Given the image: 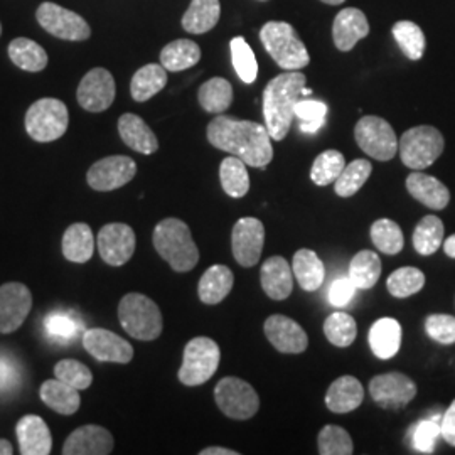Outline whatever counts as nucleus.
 Listing matches in <instances>:
<instances>
[{
    "instance_id": "1",
    "label": "nucleus",
    "mask_w": 455,
    "mask_h": 455,
    "mask_svg": "<svg viewBox=\"0 0 455 455\" xmlns=\"http://www.w3.org/2000/svg\"><path fill=\"white\" fill-rule=\"evenodd\" d=\"M208 140L212 147L242 159L250 167L265 169L274 159L268 129L251 120L218 115L208 125Z\"/></svg>"
},
{
    "instance_id": "2",
    "label": "nucleus",
    "mask_w": 455,
    "mask_h": 455,
    "mask_svg": "<svg viewBox=\"0 0 455 455\" xmlns=\"http://www.w3.org/2000/svg\"><path fill=\"white\" fill-rule=\"evenodd\" d=\"M306 75L300 71H285L265 86L263 116L265 127L274 140H283L291 132L295 118V105L302 98Z\"/></svg>"
},
{
    "instance_id": "3",
    "label": "nucleus",
    "mask_w": 455,
    "mask_h": 455,
    "mask_svg": "<svg viewBox=\"0 0 455 455\" xmlns=\"http://www.w3.org/2000/svg\"><path fill=\"white\" fill-rule=\"evenodd\" d=\"M154 248L171 265L174 272H189L199 261V250L196 246L189 227L178 218H165L154 229Z\"/></svg>"
},
{
    "instance_id": "4",
    "label": "nucleus",
    "mask_w": 455,
    "mask_h": 455,
    "mask_svg": "<svg viewBox=\"0 0 455 455\" xmlns=\"http://www.w3.org/2000/svg\"><path fill=\"white\" fill-rule=\"evenodd\" d=\"M263 48L285 71H299L310 63L309 51L291 24L270 20L260 31Z\"/></svg>"
},
{
    "instance_id": "5",
    "label": "nucleus",
    "mask_w": 455,
    "mask_h": 455,
    "mask_svg": "<svg viewBox=\"0 0 455 455\" xmlns=\"http://www.w3.org/2000/svg\"><path fill=\"white\" fill-rule=\"evenodd\" d=\"M118 319L125 332L137 341H154L163 332L159 306L142 293H127L120 300Z\"/></svg>"
},
{
    "instance_id": "6",
    "label": "nucleus",
    "mask_w": 455,
    "mask_h": 455,
    "mask_svg": "<svg viewBox=\"0 0 455 455\" xmlns=\"http://www.w3.org/2000/svg\"><path fill=\"white\" fill-rule=\"evenodd\" d=\"M24 124L33 140L46 144L65 135L69 125V114L61 100L41 98L29 107Z\"/></svg>"
},
{
    "instance_id": "7",
    "label": "nucleus",
    "mask_w": 455,
    "mask_h": 455,
    "mask_svg": "<svg viewBox=\"0 0 455 455\" xmlns=\"http://www.w3.org/2000/svg\"><path fill=\"white\" fill-rule=\"evenodd\" d=\"M443 135L435 127L419 125L402 135L398 152L402 163L413 171H422L435 163L443 152Z\"/></svg>"
},
{
    "instance_id": "8",
    "label": "nucleus",
    "mask_w": 455,
    "mask_h": 455,
    "mask_svg": "<svg viewBox=\"0 0 455 455\" xmlns=\"http://www.w3.org/2000/svg\"><path fill=\"white\" fill-rule=\"evenodd\" d=\"M221 359L220 346L210 338H195L186 344L180 381L186 387H199L210 381Z\"/></svg>"
},
{
    "instance_id": "9",
    "label": "nucleus",
    "mask_w": 455,
    "mask_h": 455,
    "mask_svg": "<svg viewBox=\"0 0 455 455\" xmlns=\"http://www.w3.org/2000/svg\"><path fill=\"white\" fill-rule=\"evenodd\" d=\"M214 400L218 408L233 420H248L260 408V398L255 388L235 376L223 378L216 385Z\"/></svg>"
},
{
    "instance_id": "10",
    "label": "nucleus",
    "mask_w": 455,
    "mask_h": 455,
    "mask_svg": "<svg viewBox=\"0 0 455 455\" xmlns=\"http://www.w3.org/2000/svg\"><path fill=\"white\" fill-rule=\"evenodd\" d=\"M355 139L359 148L376 161H391L398 152V139L390 124L381 118L368 115L356 124Z\"/></svg>"
},
{
    "instance_id": "11",
    "label": "nucleus",
    "mask_w": 455,
    "mask_h": 455,
    "mask_svg": "<svg viewBox=\"0 0 455 455\" xmlns=\"http://www.w3.org/2000/svg\"><path fill=\"white\" fill-rule=\"evenodd\" d=\"M37 22L46 33L52 34L54 37L65 39V41H86L92 36V29L88 22L80 14L68 11L65 7L44 2L39 5Z\"/></svg>"
},
{
    "instance_id": "12",
    "label": "nucleus",
    "mask_w": 455,
    "mask_h": 455,
    "mask_svg": "<svg viewBox=\"0 0 455 455\" xmlns=\"http://www.w3.org/2000/svg\"><path fill=\"white\" fill-rule=\"evenodd\" d=\"M137 174V164L127 156H110L88 169L86 180L95 191L108 193L124 188Z\"/></svg>"
},
{
    "instance_id": "13",
    "label": "nucleus",
    "mask_w": 455,
    "mask_h": 455,
    "mask_svg": "<svg viewBox=\"0 0 455 455\" xmlns=\"http://www.w3.org/2000/svg\"><path fill=\"white\" fill-rule=\"evenodd\" d=\"M370 395L385 410H400L417 396V385L403 373H385L370 381Z\"/></svg>"
},
{
    "instance_id": "14",
    "label": "nucleus",
    "mask_w": 455,
    "mask_h": 455,
    "mask_svg": "<svg viewBox=\"0 0 455 455\" xmlns=\"http://www.w3.org/2000/svg\"><path fill=\"white\" fill-rule=\"evenodd\" d=\"M115 93L116 88L112 73L105 68H93L83 76L76 97L80 107L86 112L100 114L112 107Z\"/></svg>"
},
{
    "instance_id": "15",
    "label": "nucleus",
    "mask_w": 455,
    "mask_h": 455,
    "mask_svg": "<svg viewBox=\"0 0 455 455\" xmlns=\"http://www.w3.org/2000/svg\"><path fill=\"white\" fill-rule=\"evenodd\" d=\"M33 309V293L19 282H9L0 287V332H16Z\"/></svg>"
},
{
    "instance_id": "16",
    "label": "nucleus",
    "mask_w": 455,
    "mask_h": 455,
    "mask_svg": "<svg viewBox=\"0 0 455 455\" xmlns=\"http://www.w3.org/2000/svg\"><path fill=\"white\" fill-rule=\"evenodd\" d=\"M135 233L125 223H108L98 233L100 257L112 267H122L131 260L135 253Z\"/></svg>"
},
{
    "instance_id": "17",
    "label": "nucleus",
    "mask_w": 455,
    "mask_h": 455,
    "mask_svg": "<svg viewBox=\"0 0 455 455\" xmlns=\"http://www.w3.org/2000/svg\"><path fill=\"white\" fill-rule=\"evenodd\" d=\"M265 244V228L257 218H242L231 233V248L235 260L242 267H255L260 260Z\"/></svg>"
},
{
    "instance_id": "18",
    "label": "nucleus",
    "mask_w": 455,
    "mask_h": 455,
    "mask_svg": "<svg viewBox=\"0 0 455 455\" xmlns=\"http://www.w3.org/2000/svg\"><path fill=\"white\" fill-rule=\"evenodd\" d=\"M83 347L101 363L127 364L133 358L131 342L107 329H88L83 334Z\"/></svg>"
},
{
    "instance_id": "19",
    "label": "nucleus",
    "mask_w": 455,
    "mask_h": 455,
    "mask_svg": "<svg viewBox=\"0 0 455 455\" xmlns=\"http://www.w3.org/2000/svg\"><path fill=\"white\" fill-rule=\"evenodd\" d=\"M265 336L272 342L276 351L285 355H300L307 349L309 338L302 325L297 324L293 319L287 315H270L265 321Z\"/></svg>"
},
{
    "instance_id": "20",
    "label": "nucleus",
    "mask_w": 455,
    "mask_h": 455,
    "mask_svg": "<svg viewBox=\"0 0 455 455\" xmlns=\"http://www.w3.org/2000/svg\"><path fill=\"white\" fill-rule=\"evenodd\" d=\"M114 451V435L100 425H83L65 442V455H108Z\"/></svg>"
},
{
    "instance_id": "21",
    "label": "nucleus",
    "mask_w": 455,
    "mask_h": 455,
    "mask_svg": "<svg viewBox=\"0 0 455 455\" xmlns=\"http://www.w3.org/2000/svg\"><path fill=\"white\" fill-rule=\"evenodd\" d=\"M368 34H370V22L366 19V14L359 9L355 7L342 9L334 19L332 37H334L336 48L339 51L344 52L351 51Z\"/></svg>"
},
{
    "instance_id": "22",
    "label": "nucleus",
    "mask_w": 455,
    "mask_h": 455,
    "mask_svg": "<svg viewBox=\"0 0 455 455\" xmlns=\"http://www.w3.org/2000/svg\"><path fill=\"white\" fill-rule=\"evenodd\" d=\"M22 455H48L52 449V435L46 422L37 415L22 417L16 427Z\"/></svg>"
},
{
    "instance_id": "23",
    "label": "nucleus",
    "mask_w": 455,
    "mask_h": 455,
    "mask_svg": "<svg viewBox=\"0 0 455 455\" xmlns=\"http://www.w3.org/2000/svg\"><path fill=\"white\" fill-rule=\"evenodd\" d=\"M260 278L263 291L272 300H285L292 293V267L282 257H270L263 261Z\"/></svg>"
},
{
    "instance_id": "24",
    "label": "nucleus",
    "mask_w": 455,
    "mask_h": 455,
    "mask_svg": "<svg viewBox=\"0 0 455 455\" xmlns=\"http://www.w3.org/2000/svg\"><path fill=\"white\" fill-rule=\"evenodd\" d=\"M407 189L411 197L430 210H443L451 203V191L447 186L437 178L427 176L420 171L408 176Z\"/></svg>"
},
{
    "instance_id": "25",
    "label": "nucleus",
    "mask_w": 455,
    "mask_h": 455,
    "mask_svg": "<svg viewBox=\"0 0 455 455\" xmlns=\"http://www.w3.org/2000/svg\"><path fill=\"white\" fill-rule=\"evenodd\" d=\"M364 388L358 378L355 376H341L325 393V407L332 413H349L363 403Z\"/></svg>"
},
{
    "instance_id": "26",
    "label": "nucleus",
    "mask_w": 455,
    "mask_h": 455,
    "mask_svg": "<svg viewBox=\"0 0 455 455\" xmlns=\"http://www.w3.org/2000/svg\"><path fill=\"white\" fill-rule=\"evenodd\" d=\"M118 133L122 140L139 154L150 156L159 148V140L156 133L150 131V127L139 115H122L118 118Z\"/></svg>"
},
{
    "instance_id": "27",
    "label": "nucleus",
    "mask_w": 455,
    "mask_h": 455,
    "mask_svg": "<svg viewBox=\"0 0 455 455\" xmlns=\"http://www.w3.org/2000/svg\"><path fill=\"white\" fill-rule=\"evenodd\" d=\"M400 346H402V325L396 319L383 317L371 325L370 347L376 358H393L400 351Z\"/></svg>"
},
{
    "instance_id": "28",
    "label": "nucleus",
    "mask_w": 455,
    "mask_h": 455,
    "mask_svg": "<svg viewBox=\"0 0 455 455\" xmlns=\"http://www.w3.org/2000/svg\"><path fill=\"white\" fill-rule=\"evenodd\" d=\"M233 283H235V276L228 267L212 265L199 280L197 293H199L201 302H204L208 306L223 302L227 299L228 293L231 292Z\"/></svg>"
},
{
    "instance_id": "29",
    "label": "nucleus",
    "mask_w": 455,
    "mask_h": 455,
    "mask_svg": "<svg viewBox=\"0 0 455 455\" xmlns=\"http://www.w3.org/2000/svg\"><path fill=\"white\" fill-rule=\"evenodd\" d=\"M292 272L299 285L307 292L319 291L324 283V263L309 248H302L293 255Z\"/></svg>"
},
{
    "instance_id": "30",
    "label": "nucleus",
    "mask_w": 455,
    "mask_h": 455,
    "mask_svg": "<svg viewBox=\"0 0 455 455\" xmlns=\"http://www.w3.org/2000/svg\"><path fill=\"white\" fill-rule=\"evenodd\" d=\"M39 396L49 408H52L61 415H73L80 410L82 405L80 390L69 387L68 383L58 378L44 381L39 390Z\"/></svg>"
},
{
    "instance_id": "31",
    "label": "nucleus",
    "mask_w": 455,
    "mask_h": 455,
    "mask_svg": "<svg viewBox=\"0 0 455 455\" xmlns=\"http://www.w3.org/2000/svg\"><path fill=\"white\" fill-rule=\"evenodd\" d=\"M63 255L73 263H86L92 260L95 251V236L86 223H75L63 235Z\"/></svg>"
},
{
    "instance_id": "32",
    "label": "nucleus",
    "mask_w": 455,
    "mask_h": 455,
    "mask_svg": "<svg viewBox=\"0 0 455 455\" xmlns=\"http://www.w3.org/2000/svg\"><path fill=\"white\" fill-rule=\"evenodd\" d=\"M221 16L220 0H193L182 16V28L191 34L210 33Z\"/></svg>"
},
{
    "instance_id": "33",
    "label": "nucleus",
    "mask_w": 455,
    "mask_h": 455,
    "mask_svg": "<svg viewBox=\"0 0 455 455\" xmlns=\"http://www.w3.org/2000/svg\"><path fill=\"white\" fill-rule=\"evenodd\" d=\"M11 61L29 73H39L48 66V52L33 39L17 37L9 44Z\"/></svg>"
},
{
    "instance_id": "34",
    "label": "nucleus",
    "mask_w": 455,
    "mask_h": 455,
    "mask_svg": "<svg viewBox=\"0 0 455 455\" xmlns=\"http://www.w3.org/2000/svg\"><path fill=\"white\" fill-rule=\"evenodd\" d=\"M167 84V69L163 65L142 66L132 78V98L139 103L156 97Z\"/></svg>"
},
{
    "instance_id": "35",
    "label": "nucleus",
    "mask_w": 455,
    "mask_h": 455,
    "mask_svg": "<svg viewBox=\"0 0 455 455\" xmlns=\"http://www.w3.org/2000/svg\"><path fill=\"white\" fill-rule=\"evenodd\" d=\"M199 60H201V48L196 44L195 41H189V39L172 41L161 51V65L172 73L193 68L199 63Z\"/></svg>"
},
{
    "instance_id": "36",
    "label": "nucleus",
    "mask_w": 455,
    "mask_h": 455,
    "mask_svg": "<svg viewBox=\"0 0 455 455\" xmlns=\"http://www.w3.org/2000/svg\"><path fill=\"white\" fill-rule=\"evenodd\" d=\"M197 98L208 114L221 115L233 103V86L225 78H212L201 84Z\"/></svg>"
},
{
    "instance_id": "37",
    "label": "nucleus",
    "mask_w": 455,
    "mask_h": 455,
    "mask_svg": "<svg viewBox=\"0 0 455 455\" xmlns=\"http://www.w3.org/2000/svg\"><path fill=\"white\" fill-rule=\"evenodd\" d=\"M381 276V260L371 250H363L355 255L349 265V278L356 289H373Z\"/></svg>"
},
{
    "instance_id": "38",
    "label": "nucleus",
    "mask_w": 455,
    "mask_h": 455,
    "mask_svg": "<svg viewBox=\"0 0 455 455\" xmlns=\"http://www.w3.org/2000/svg\"><path fill=\"white\" fill-rule=\"evenodd\" d=\"M220 180H221L223 191L231 197L238 199L250 191V176H248L246 164L235 156L223 159V163L220 165Z\"/></svg>"
},
{
    "instance_id": "39",
    "label": "nucleus",
    "mask_w": 455,
    "mask_h": 455,
    "mask_svg": "<svg viewBox=\"0 0 455 455\" xmlns=\"http://www.w3.org/2000/svg\"><path fill=\"white\" fill-rule=\"evenodd\" d=\"M443 233H445V228L440 218L432 214L425 216L413 231L415 250L423 257L434 255L443 244Z\"/></svg>"
},
{
    "instance_id": "40",
    "label": "nucleus",
    "mask_w": 455,
    "mask_h": 455,
    "mask_svg": "<svg viewBox=\"0 0 455 455\" xmlns=\"http://www.w3.org/2000/svg\"><path fill=\"white\" fill-rule=\"evenodd\" d=\"M371 172H373V165L366 159H356L351 164H346L341 176L334 182L336 195L341 197H351L356 195L364 186V182L370 180Z\"/></svg>"
},
{
    "instance_id": "41",
    "label": "nucleus",
    "mask_w": 455,
    "mask_h": 455,
    "mask_svg": "<svg viewBox=\"0 0 455 455\" xmlns=\"http://www.w3.org/2000/svg\"><path fill=\"white\" fill-rule=\"evenodd\" d=\"M391 33L395 36L398 46L403 51V54L407 56L408 60H411V61L422 60L423 52H425V34H423L422 28H419L411 20H400L393 26Z\"/></svg>"
},
{
    "instance_id": "42",
    "label": "nucleus",
    "mask_w": 455,
    "mask_h": 455,
    "mask_svg": "<svg viewBox=\"0 0 455 455\" xmlns=\"http://www.w3.org/2000/svg\"><path fill=\"white\" fill-rule=\"evenodd\" d=\"M371 242L381 253L396 255L403 250L405 238H403L402 228L398 227L393 220L381 218V220H376L371 227Z\"/></svg>"
},
{
    "instance_id": "43",
    "label": "nucleus",
    "mask_w": 455,
    "mask_h": 455,
    "mask_svg": "<svg viewBox=\"0 0 455 455\" xmlns=\"http://www.w3.org/2000/svg\"><path fill=\"white\" fill-rule=\"evenodd\" d=\"M346 161L339 150H325L315 157L310 169V180L317 186H329L341 176Z\"/></svg>"
},
{
    "instance_id": "44",
    "label": "nucleus",
    "mask_w": 455,
    "mask_h": 455,
    "mask_svg": "<svg viewBox=\"0 0 455 455\" xmlns=\"http://www.w3.org/2000/svg\"><path fill=\"white\" fill-rule=\"evenodd\" d=\"M324 334L334 346L347 347L358 336V325L349 314L334 312L325 319Z\"/></svg>"
},
{
    "instance_id": "45",
    "label": "nucleus",
    "mask_w": 455,
    "mask_h": 455,
    "mask_svg": "<svg viewBox=\"0 0 455 455\" xmlns=\"http://www.w3.org/2000/svg\"><path fill=\"white\" fill-rule=\"evenodd\" d=\"M229 49H231V61L240 80L246 84L255 82L259 76V63L250 44L244 41V37L238 36L231 39Z\"/></svg>"
},
{
    "instance_id": "46",
    "label": "nucleus",
    "mask_w": 455,
    "mask_h": 455,
    "mask_svg": "<svg viewBox=\"0 0 455 455\" xmlns=\"http://www.w3.org/2000/svg\"><path fill=\"white\" fill-rule=\"evenodd\" d=\"M425 285V275L422 270L415 267H403L395 270L387 282L388 292L396 299H407L420 292Z\"/></svg>"
},
{
    "instance_id": "47",
    "label": "nucleus",
    "mask_w": 455,
    "mask_h": 455,
    "mask_svg": "<svg viewBox=\"0 0 455 455\" xmlns=\"http://www.w3.org/2000/svg\"><path fill=\"white\" fill-rule=\"evenodd\" d=\"M319 454L323 455H351L355 452V445L351 435L338 425H325L317 437Z\"/></svg>"
},
{
    "instance_id": "48",
    "label": "nucleus",
    "mask_w": 455,
    "mask_h": 455,
    "mask_svg": "<svg viewBox=\"0 0 455 455\" xmlns=\"http://www.w3.org/2000/svg\"><path fill=\"white\" fill-rule=\"evenodd\" d=\"M327 105L317 100H299L295 105V118L299 120V127L304 133H315L321 131L325 124Z\"/></svg>"
},
{
    "instance_id": "49",
    "label": "nucleus",
    "mask_w": 455,
    "mask_h": 455,
    "mask_svg": "<svg viewBox=\"0 0 455 455\" xmlns=\"http://www.w3.org/2000/svg\"><path fill=\"white\" fill-rule=\"evenodd\" d=\"M54 376L76 390H86L93 383V374L88 366L76 359H63L54 366Z\"/></svg>"
},
{
    "instance_id": "50",
    "label": "nucleus",
    "mask_w": 455,
    "mask_h": 455,
    "mask_svg": "<svg viewBox=\"0 0 455 455\" xmlns=\"http://www.w3.org/2000/svg\"><path fill=\"white\" fill-rule=\"evenodd\" d=\"M440 420L442 419L423 420L411 428V443L417 452L432 454L435 451V443L440 437Z\"/></svg>"
},
{
    "instance_id": "51",
    "label": "nucleus",
    "mask_w": 455,
    "mask_h": 455,
    "mask_svg": "<svg viewBox=\"0 0 455 455\" xmlns=\"http://www.w3.org/2000/svg\"><path fill=\"white\" fill-rule=\"evenodd\" d=\"M80 325L82 324L75 317H71L68 314H61V312L49 314L46 323H44L49 336L60 342L73 341L78 336V332L82 331Z\"/></svg>"
},
{
    "instance_id": "52",
    "label": "nucleus",
    "mask_w": 455,
    "mask_h": 455,
    "mask_svg": "<svg viewBox=\"0 0 455 455\" xmlns=\"http://www.w3.org/2000/svg\"><path fill=\"white\" fill-rule=\"evenodd\" d=\"M425 331L428 338L440 344H454L455 317L449 314H432L425 319Z\"/></svg>"
},
{
    "instance_id": "53",
    "label": "nucleus",
    "mask_w": 455,
    "mask_h": 455,
    "mask_svg": "<svg viewBox=\"0 0 455 455\" xmlns=\"http://www.w3.org/2000/svg\"><path fill=\"white\" fill-rule=\"evenodd\" d=\"M356 293V285L349 276H342L332 282L329 289V302L334 307H344L351 302V299Z\"/></svg>"
},
{
    "instance_id": "54",
    "label": "nucleus",
    "mask_w": 455,
    "mask_h": 455,
    "mask_svg": "<svg viewBox=\"0 0 455 455\" xmlns=\"http://www.w3.org/2000/svg\"><path fill=\"white\" fill-rule=\"evenodd\" d=\"M440 437H443L449 445L455 447V400L440 420Z\"/></svg>"
},
{
    "instance_id": "55",
    "label": "nucleus",
    "mask_w": 455,
    "mask_h": 455,
    "mask_svg": "<svg viewBox=\"0 0 455 455\" xmlns=\"http://www.w3.org/2000/svg\"><path fill=\"white\" fill-rule=\"evenodd\" d=\"M16 379V368L7 359L0 358V390L11 388Z\"/></svg>"
},
{
    "instance_id": "56",
    "label": "nucleus",
    "mask_w": 455,
    "mask_h": 455,
    "mask_svg": "<svg viewBox=\"0 0 455 455\" xmlns=\"http://www.w3.org/2000/svg\"><path fill=\"white\" fill-rule=\"evenodd\" d=\"M201 455H238L236 451H231V449H225V447H208V449H203Z\"/></svg>"
},
{
    "instance_id": "57",
    "label": "nucleus",
    "mask_w": 455,
    "mask_h": 455,
    "mask_svg": "<svg viewBox=\"0 0 455 455\" xmlns=\"http://www.w3.org/2000/svg\"><path fill=\"white\" fill-rule=\"evenodd\" d=\"M443 251L449 259H454L455 260V235H451L445 242H443Z\"/></svg>"
},
{
    "instance_id": "58",
    "label": "nucleus",
    "mask_w": 455,
    "mask_h": 455,
    "mask_svg": "<svg viewBox=\"0 0 455 455\" xmlns=\"http://www.w3.org/2000/svg\"><path fill=\"white\" fill-rule=\"evenodd\" d=\"M14 454V449H12V443L9 440L0 439V455H12Z\"/></svg>"
},
{
    "instance_id": "59",
    "label": "nucleus",
    "mask_w": 455,
    "mask_h": 455,
    "mask_svg": "<svg viewBox=\"0 0 455 455\" xmlns=\"http://www.w3.org/2000/svg\"><path fill=\"white\" fill-rule=\"evenodd\" d=\"M321 2H324V4H329V5H339L342 2H346V0H321Z\"/></svg>"
},
{
    "instance_id": "60",
    "label": "nucleus",
    "mask_w": 455,
    "mask_h": 455,
    "mask_svg": "<svg viewBox=\"0 0 455 455\" xmlns=\"http://www.w3.org/2000/svg\"><path fill=\"white\" fill-rule=\"evenodd\" d=\"M312 95V90L307 88V86H304V90H302V98L310 97Z\"/></svg>"
},
{
    "instance_id": "61",
    "label": "nucleus",
    "mask_w": 455,
    "mask_h": 455,
    "mask_svg": "<svg viewBox=\"0 0 455 455\" xmlns=\"http://www.w3.org/2000/svg\"><path fill=\"white\" fill-rule=\"evenodd\" d=\"M0 36H2V24H0Z\"/></svg>"
}]
</instances>
